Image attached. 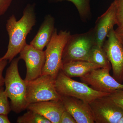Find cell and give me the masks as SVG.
<instances>
[{
	"label": "cell",
	"instance_id": "cell-16",
	"mask_svg": "<svg viewBox=\"0 0 123 123\" xmlns=\"http://www.w3.org/2000/svg\"><path fill=\"white\" fill-rule=\"evenodd\" d=\"M88 62L98 65L102 68L111 69L110 61L103 48L95 45L92 48L89 56Z\"/></svg>",
	"mask_w": 123,
	"mask_h": 123
},
{
	"label": "cell",
	"instance_id": "cell-17",
	"mask_svg": "<svg viewBox=\"0 0 123 123\" xmlns=\"http://www.w3.org/2000/svg\"><path fill=\"white\" fill-rule=\"evenodd\" d=\"M56 1H68L72 2L78 10L82 20L85 21L91 13L90 0H55Z\"/></svg>",
	"mask_w": 123,
	"mask_h": 123
},
{
	"label": "cell",
	"instance_id": "cell-23",
	"mask_svg": "<svg viewBox=\"0 0 123 123\" xmlns=\"http://www.w3.org/2000/svg\"><path fill=\"white\" fill-rule=\"evenodd\" d=\"M7 63V60L2 59L0 58V88L3 87L5 85V78L3 76V72Z\"/></svg>",
	"mask_w": 123,
	"mask_h": 123
},
{
	"label": "cell",
	"instance_id": "cell-19",
	"mask_svg": "<svg viewBox=\"0 0 123 123\" xmlns=\"http://www.w3.org/2000/svg\"><path fill=\"white\" fill-rule=\"evenodd\" d=\"M8 98L4 88H0V114L8 115L12 111Z\"/></svg>",
	"mask_w": 123,
	"mask_h": 123
},
{
	"label": "cell",
	"instance_id": "cell-27",
	"mask_svg": "<svg viewBox=\"0 0 123 123\" xmlns=\"http://www.w3.org/2000/svg\"><path fill=\"white\" fill-rule=\"evenodd\" d=\"M118 123H123V115L121 117V118L120 119Z\"/></svg>",
	"mask_w": 123,
	"mask_h": 123
},
{
	"label": "cell",
	"instance_id": "cell-6",
	"mask_svg": "<svg viewBox=\"0 0 123 123\" xmlns=\"http://www.w3.org/2000/svg\"><path fill=\"white\" fill-rule=\"evenodd\" d=\"M55 79L50 75H43L32 80L25 81L28 103L61 100L62 97L56 89Z\"/></svg>",
	"mask_w": 123,
	"mask_h": 123
},
{
	"label": "cell",
	"instance_id": "cell-22",
	"mask_svg": "<svg viewBox=\"0 0 123 123\" xmlns=\"http://www.w3.org/2000/svg\"><path fill=\"white\" fill-rule=\"evenodd\" d=\"M60 123H76V122L72 115L65 110L62 114Z\"/></svg>",
	"mask_w": 123,
	"mask_h": 123
},
{
	"label": "cell",
	"instance_id": "cell-9",
	"mask_svg": "<svg viewBox=\"0 0 123 123\" xmlns=\"http://www.w3.org/2000/svg\"><path fill=\"white\" fill-rule=\"evenodd\" d=\"M108 39L103 46L113 73V77L120 83L123 82V46L112 29L107 35Z\"/></svg>",
	"mask_w": 123,
	"mask_h": 123
},
{
	"label": "cell",
	"instance_id": "cell-4",
	"mask_svg": "<svg viewBox=\"0 0 123 123\" xmlns=\"http://www.w3.org/2000/svg\"><path fill=\"white\" fill-rule=\"evenodd\" d=\"M70 32L55 29L45 51L46 61L42 75H50L55 79L62 65V56L65 46L70 35Z\"/></svg>",
	"mask_w": 123,
	"mask_h": 123
},
{
	"label": "cell",
	"instance_id": "cell-13",
	"mask_svg": "<svg viewBox=\"0 0 123 123\" xmlns=\"http://www.w3.org/2000/svg\"><path fill=\"white\" fill-rule=\"evenodd\" d=\"M26 109L41 115L51 123H60L62 114L65 111L61 99L29 104Z\"/></svg>",
	"mask_w": 123,
	"mask_h": 123
},
{
	"label": "cell",
	"instance_id": "cell-2",
	"mask_svg": "<svg viewBox=\"0 0 123 123\" xmlns=\"http://www.w3.org/2000/svg\"><path fill=\"white\" fill-rule=\"evenodd\" d=\"M20 57L14 58L7 68L5 77V91L10 100L11 110L18 114L26 109L29 104L26 100V86L18 70Z\"/></svg>",
	"mask_w": 123,
	"mask_h": 123
},
{
	"label": "cell",
	"instance_id": "cell-26",
	"mask_svg": "<svg viewBox=\"0 0 123 123\" xmlns=\"http://www.w3.org/2000/svg\"><path fill=\"white\" fill-rule=\"evenodd\" d=\"M7 115L0 114V123H10Z\"/></svg>",
	"mask_w": 123,
	"mask_h": 123
},
{
	"label": "cell",
	"instance_id": "cell-20",
	"mask_svg": "<svg viewBox=\"0 0 123 123\" xmlns=\"http://www.w3.org/2000/svg\"><path fill=\"white\" fill-rule=\"evenodd\" d=\"M116 9L117 25L118 27L123 26V0H114Z\"/></svg>",
	"mask_w": 123,
	"mask_h": 123
},
{
	"label": "cell",
	"instance_id": "cell-21",
	"mask_svg": "<svg viewBox=\"0 0 123 123\" xmlns=\"http://www.w3.org/2000/svg\"><path fill=\"white\" fill-rule=\"evenodd\" d=\"M109 96L117 105L123 110V89L111 93Z\"/></svg>",
	"mask_w": 123,
	"mask_h": 123
},
{
	"label": "cell",
	"instance_id": "cell-1",
	"mask_svg": "<svg viewBox=\"0 0 123 123\" xmlns=\"http://www.w3.org/2000/svg\"><path fill=\"white\" fill-rule=\"evenodd\" d=\"M36 23L34 6L29 4L25 7L21 19L17 21L12 15L7 21L6 27L9 36L8 49L2 59L8 61L9 63L20 53L26 45V38Z\"/></svg>",
	"mask_w": 123,
	"mask_h": 123
},
{
	"label": "cell",
	"instance_id": "cell-5",
	"mask_svg": "<svg viewBox=\"0 0 123 123\" xmlns=\"http://www.w3.org/2000/svg\"><path fill=\"white\" fill-rule=\"evenodd\" d=\"M95 45L93 28L85 33L70 35L63 51L62 64L74 61H88L91 51Z\"/></svg>",
	"mask_w": 123,
	"mask_h": 123
},
{
	"label": "cell",
	"instance_id": "cell-24",
	"mask_svg": "<svg viewBox=\"0 0 123 123\" xmlns=\"http://www.w3.org/2000/svg\"><path fill=\"white\" fill-rule=\"evenodd\" d=\"M12 0H0V17L6 12Z\"/></svg>",
	"mask_w": 123,
	"mask_h": 123
},
{
	"label": "cell",
	"instance_id": "cell-7",
	"mask_svg": "<svg viewBox=\"0 0 123 123\" xmlns=\"http://www.w3.org/2000/svg\"><path fill=\"white\" fill-rule=\"evenodd\" d=\"M89 104L95 123H118L123 115V110L109 95L95 99Z\"/></svg>",
	"mask_w": 123,
	"mask_h": 123
},
{
	"label": "cell",
	"instance_id": "cell-25",
	"mask_svg": "<svg viewBox=\"0 0 123 123\" xmlns=\"http://www.w3.org/2000/svg\"><path fill=\"white\" fill-rule=\"evenodd\" d=\"M115 31L117 37L123 46V26L118 27Z\"/></svg>",
	"mask_w": 123,
	"mask_h": 123
},
{
	"label": "cell",
	"instance_id": "cell-10",
	"mask_svg": "<svg viewBox=\"0 0 123 123\" xmlns=\"http://www.w3.org/2000/svg\"><path fill=\"white\" fill-rule=\"evenodd\" d=\"M19 57L25 63L26 73L25 81L32 80L42 76L46 61L45 51L40 50L31 44H26L20 52Z\"/></svg>",
	"mask_w": 123,
	"mask_h": 123
},
{
	"label": "cell",
	"instance_id": "cell-14",
	"mask_svg": "<svg viewBox=\"0 0 123 123\" xmlns=\"http://www.w3.org/2000/svg\"><path fill=\"white\" fill-rule=\"evenodd\" d=\"M55 30V18L50 14L46 15L30 44L38 50L43 51L50 41Z\"/></svg>",
	"mask_w": 123,
	"mask_h": 123
},
{
	"label": "cell",
	"instance_id": "cell-15",
	"mask_svg": "<svg viewBox=\"0 0 123 123\" xmlns=\"http://www.w3.org/2000/svg\"><path fill=\"white\" fill-rule=\"evenodd\" d=\"M97 65L84 61H74L62 64L61 70L69 77H81L91 71L100 68Z\"/></svg>",
	"mask_w": 123,
	"mask_h": 123
},
{
	"label": "cell",
	"instance_id": "cell-8",
	"mask_svg": "<svg viewBox=\"0 0 123 123\" xmlns=\"http://www.w3.org/2000/svg\"><path fill=\"white\" fill-rule=\"evenodd\" d=\"M111 69L100 68L94 69L80 79L95 90L111 94L123 89V84L116 80L111 76Z\"/></svg>",
	"mask_w": 123,
	"mask_h": 123
},
{
	"label": "cell",
	"instance_id": "cell-12",
	"mask_svg": "<svg viewBox=\"0 0 123 123\" xmlns=\"http://www.w3.org/2000/svg\"><path fill=\"white\" fill-rule=\"evenodd\" d=\"M117 24L114 2L111 4L107 11L97 19L94 27L96 44L102 48L110 31Z\"/></svg>",
	"mask_w": 123,
	"mask_h": 123
},
{
	"label": "cell",
	"instance_id": "cell-3",
	"mask_svg": "<svg viewBox=\"0 0 123 123\" xmlns=\"http://www.w3.org/2000/svg\"><path fill=\"white\" fill-rule=\"evenodd\" d=\"M55 86L57 92L61 97H74L89 103L95 99L110 94L95 90L84 82L73 80L61 70L55 79Z\"/></svg>",
	"mask_w": 123,
	"mask_h": 123
},
{
	"label": "cell",
	"instance_id": "cell-18",
	"mask_svg": "<svg viewBox=\"0 0 123 123\" xmlns=\"http://www.w3.org/2000/svg\"><path fill=\"white\" fill-rule=\"evenodd\" d=\"M17 122L18 123H51L50 121L44 117L30 110L18 117Z\"/></svg>",
	"mask_w": 123,
	"mask_h": 123
},
{
	"label": "cell",
	"instance_id": "cell-11",
	"mask_svg": "<svg viewBox=\"0 0 123 123\" xmlns=\"http://www.w3.org/2000/svg\"><path fill=\"white\" fill-rule=\"evenodd\" d=\"M61 101L65 110L72 115L76 123H95L88 103L69 96H62Z\"/></svg>",
	"mask_w": 123,
	"mask_h": 123
}]
</instances>
